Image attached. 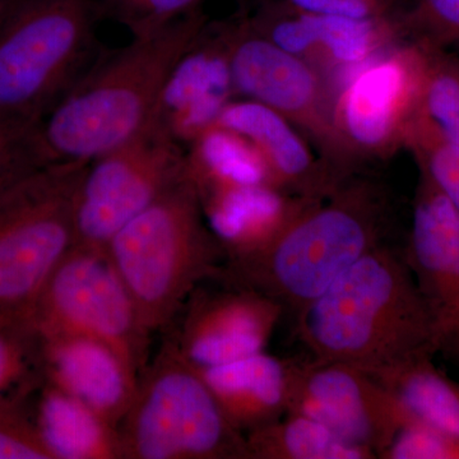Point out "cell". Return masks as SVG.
Returning a JSON list of instances; mask_svg holds the SVG:
<instances>
[{
	"mask_svg": "<svg viewBox=\"0 0 459 459\" xmlns=\"http://www.w3.org/2000/svg\"><path fill=\"white\" fill-rule=\"evenodd\" d=\"M234 92L279 111L322 144L331 165L346 175L333 124L334 99L323 74L255 31L246 16L219 29Z\"/></svg>",
	"mask_w": 459,
	"mask_h": 459,
	"instance_id": "8fae6325",
	"label": "cell"
},
{
	"mask_svg": "<svg viewBox=\"0 0 459 459\" xmlns=\"http://www.w3.org/2000/svg\"><path fill=\"white\" fill-rule=\"evenodd\" d=\"M204 0H98L100 16L126 27L133 38L151 35L201 11Z\"/></svg>",
	"mask_w": 459,
	"mask_h": 459,
	"instance_id": "f1b7e54d",
	"label": "cell"
},
{
	"mask_svg": "<svg viewBox=\"0 0 459 459\" xmlns=\"http://www.w3.org/2000/svg\"><path fill=\"white\" fill-rule=\"evenodd\" d=\"M220 281L223 289L199 285L192 292L177 316L180 323L174 336L166 342L195 368L217 367L264 351L285 313L270 296Z\"/></svg>",
	"mask_w": 459,
	"mask_h": 459,
	"instance_id": "4fadbf2b",
	"label": "cell"
},
{
	"mask_svg": "<svg viewBox=\"0 0 459 459\" xmlns=\"http://www.w3.org/2000/svg\"><path fill=\"white\" fill-rule=\"evenodd\" d=\"M287 413L318 421L377 458L411 418L388 386L342 362L291 360Z\"/></svg>",
	"mask_w": 459,
	"mask_h": 459,
	"instance_id": "7c38bea8",
	"label": "cell"
},
{
	"mask_svg": "<svg viewBox=\"0 0 459 459\" xmlns=\"http://www.w3.org/2000/svg\"><path fill=\"white\" fill-rule=\"evenodd\" d=\"M117 434L122 459H249L246 434L223 415L199 371L166 343L138 377Z\"/></svg>",
	"mask_w": 459,
	"mask_h": 459,
	"instance_id": "5b68a950",
	"label": "cell"
},
{
	"mask_svg": "<svg viewBox=\"0 0 459 459\" xmlns=\"http://www.w3.org/2000/svg\"><path fill=\"white\" fill-rule=\"evenodd\" d=\"M41 119L0 110V192L41 166L49 165Z\"/></svg>",
	"mask_w": 459,
	"mask_h": 459,
	"instance_id": "83f0119b",
	"label": "cell"
},
{
	"mask_svg": "<svg viewBox=\"0 0 459 459\" xmlns=\"http://www.w3.org/2000/svg\"><path fill=\"white\" fill-rule=\"evenodd\" d=\"M107 253L151 334L170 327L192 292L217 279L226 261L188 172L120 229Z\"/></svg>",
	"mask_w": 459,
	"mask_h": 459,
	"instance_id": "277c9868",
	"label": "cell"
},
{
	"mask_svg": "<svg viewBox=\"0 0 459 459\" xmlns=\"http://www.w3.org/2000/svg\"><path fill=\"white\" fill-rule=\"evenodd\" d=\"M403 255L433 319L440 352L459 361V212L422 175Z\"/></svg>",
	"mask_w": 459,
	"mask_h": 459,
	"instance_id": "5bb4252c",
	"label": "cell"
},
{
	"mask_svg": "<svg viewBox=\"0 0 459 459\" xmlns=\"http://www.w3.org/2000/svg\"><path fill=\"white\" fill-rule=\"evenodd\" d=\"M214 126L255 144L268 166L272 186L287 195L320 201L346 181L328 162L316 160L286 117L253 100L230 101Z\"/></svg>",
	"mask_w": 459,
	"mask_h": 459,
	"instance_id": "9a60e30c",
	"label": "cell"
},
{
	"mask_svg": "<svg viewBox=\"0 0 459 459\" xmlns=\"http://www.w3.org/2000/svg\"><path fill=\"white\" fill-rule=\"evenodd\" d=\"M376 377L394 392L411 418L459 439V382L437 369L433 359Z\"/></svg>",
	"mask_w": 459,
	"mask_h": 459,
	"instance_id": "cb8c5ba5",
	"label": "cell"
},
{
	"mask_svg": "<svg viewBox=\"0 0 459 459\" xmlns=\"http://www.w3.org/2000/svg\"><path fill=\"white\" fill-rule=\"evenodd\" d=\"M0 459H54L35 420L17 400H0Z\"/></svg>",
	"mask_w": 459,
	"mask_h": 459,
	"instance_id": "4dcf8cb0",
	"label": "cell"
},
{
	"mask_svg": "<svg viewBox=\"0 0 459 459\" xmlns=\"http://www.w3.org/2000/svg\"><path fill=\"white\" fill-rule=\"evenodd\" d=\"M193 142L186 172L199 198L238 186H273L261 152L243 135L212 126Z\"/></svg>",
	"mask_w": 459,
	"mask_h": 459,
	"instance_id": "44dd1931",
	"label": "cell"
},
{
	"mask_svg": "<svg viewBox=\"0 0 459 459\" xmlns=\"http://www.w3.org/2000/svg\"><path fill=\"white\" fill-rule=\"evenodd\" d=\"M425 44L380 51L352 69L334 96L333 124L344 166L402 146L419 110L427 69Z\"/></svg>",
	"mask_w": 459,
	"mask_h": 459,
	"instance_id": "30bf717a",
	"label": "cell"
},
{
	"mask_svg": "<svg viewBox=\"0 0 459 459\" xmlns=\"http://www.w3.org/2000/svg\"><path fill=\"white\" fill-rule=\"evenodd\" d=\"M18 2L20 0H0V29L4 25L9 14L16 7Z\"/></svg>",
	"mask_w": 459,
	"mask_h": 459,
	"instance_id": "836d02e7",
	"label": "cell"
},
{
	"mask_svg": "<svg viewBox=\"0 0 459 459\" xmlns=\"http://www.w3.org/2000/svg\"><path fill=\"white\" fill-rule=\"evenodd\" d=\"M204 29L172 71L152 119L180 143L214 126L235 93L221 33Z\"/></svg>",
	"mask_w": 459,
	"mask_h": 459,
	"instance_id": "2e32d148",
	"label": "cell"
},
{
	"mask_svg": "<svg viewBox=\"0 0 459 459\" xmlns=\"http://www.w3.org/2000/svg\"><path fill=\"white\" fill-rule=\"evenodd\" d=\"M427 47V69L418 113L443 137L459 144V59L443 49Z\"/></svg>",
	"mask_w": 459,
	"mask_h": 459,
	"instance_id": "d4e9b609",
	"label": "cell"
},
{
	"mask_svg": "<svg viewBox=\"0 0 459 459\" xmlns=\"http://www.w3.org/2000/svg\"><path fill=\"white\" fill-rule=\"evenodd\" d=\"M205 25L195 12L86 69L42 119L48 161L91 162L146 131L169 77Z\"/></svg>",
	"mask_w": 459,
	"mask_h": 459,
	"instance_id": "7a4b0ae2",
	"label": "cell"
},
{
	"mask_svg": "<svg viewBox=\"0 0 459 459\" xmlns=\"http://www.w3.org/2000/svg\"><path fill=\"white\" fill-rule=\"evenodd\" d=\"M40 340L45 382L82 402L117 429L137 391L138 377L98 341L77 336Z\"/></svg>",
	"mask_w": 459,
	"mask_h": 459,
	"instance_id": "e0dca14e",
	"label": "cell"
},
{
	"mask_svg": "<svg viewBox=\"0 0 459 459\" xmlns=\"http://www.w3.org/2000/svg\"><path fill=\"white\" fill-rule=\"evenodd\" d=\"M98 0H20L0 29V110L44 119L86 69Z\"/></svg>",
	"mask_w": 459,
	"mask_h": 459,
	"instance_id": "52a82bcc",
	"label": "cell"
},
{
	"mask_svg": "<svg viewBox=\"0 0 459 459\" xmlns=\"http://www.w3.org/2000/svg\"><path fill=\"white\" fill-rule=\"evenodd\" d=\"M199 199L208 228L225 252L226 261L261 252L307 205L316 202L271 186L216 190Z\"/></svg>",
	"mask_w": 459,
	"mask_h": 459,
	"instance_id": "ac0fdd59",
	"label": "cell"
},
{
	"mask_svg": "<svg viewBox=\"0 0 459 459\" xmlns=\"http://www.w3.org/2000/svg\"><path fill=\"white\" fill-rule=\"evenodd\" d=\"M401 25L418 33L429 47L459 49V0H416Z\"/></svg>",
	"mask_w": 459,
	"mask_h": 459,
	"instance_id": "f546056e",
	"label": "cell"
},
{
	"mask_svg": "<svg viewBox=\"0 0 459 459\" xmlns=\"http://www.w3.org/2000/svg\"><path fill=\"white\" fill-rule=\"evenodd\" d=\"M44 377L41 340L27 323L0 319V400L7 394H26Z\"/></svg>",
	"mask_w": 459,
	"mask_h": 459,
	"instance_id": "4316f807",
	"label": "cell"
},
{
	"mask_svg": "<svg viewBox=\"0 0 459 459\" xmlns=\"http://www.w3.org/2000/svg\"><path fill=\"white\" fill-rule=\"evenodd\" d=\"M89 164L41 166L0 192V314L5 318L31 325L45 283L75 246V195Z\"/></svg>",
	"mask_w": 459,
	"mask_h": 459,
	"instance_id": "8992f818",
	"label": "cell"
},
{
	"mask_svg": "<svg viewBox=\"0 0 459 459\" xmlns=\"http://www.w3.org/2000/svg\"><path fill=\"white\" fill-rule=\"evenodd\" d=\"M403 146L412 151L420 175L427 178L459 212V144L446 140L433 124L416 113Z\"/></svg>",
	"mask_w": 459,
	"mask_h": 459,
	"instance_id": "484cf974",
	"label": "cell"
},
{
	"mask_svg": "<svg viewBox=\"0 0 459 459\" xmlns=\"http://www.w3.org/2000/svg\"><path fill=\"white\" fill-rule=\"evenodd\" d=\"M314 358L382 376L440 352L433 319L403 255L371 250L296 314Z\"/></svg>",
	"mask_w": 459,
	"mask_h": 459,
	"instance_id": "6da1fadb",
	"label": "cell"
},
{
	"mask_svg": "<svg viewBox=\"0 0 459 459\" xmlns=\"http://www.w3.org/2000/svg\"><path fill=\"white\" fill-rule=\"evenodd\" d=\"M4 318H5V316H3L2 314H0V319H4ZM12 320H13V319H12Z\"/></svg>",
	"mask_w": 459,
	"mask_h": 459,
	"instance_id": "e575fe53",
	"label": "cell"
},
{
	"mask_svg": "<svg viewBox=\"0 0 459 459\" xmlns=\"http://www.w3.org/2000/svg\"><path fill=\"white\" fill-rule=\"evenodd\" d=\"M180 142L155 124L91 161L74 201L75 246L107 249L114 235L186 177Z\"/></svg>",
	"mask_w": 459,
	"mask_h": 459,
	"instance_id": "9c48e42d",
	"label": "cell"
},
{
	"mask_svg": "<svg viewBox=\"0 0 459 459\" xmlns=\"http://www.w3.org/2000/svg\"><path fill=\"white\" fill-rule=\"evenodd\" d=\"M40 338L77 336L107 344L138 377L151 332L107 249L74 246L45 283L31 316Z\"/></svg>",
	"mask_w": 459,
	"mask_h": 459,
	"instance_id": "ba28073f",
	"label": "cell"
},
{
	"mask_svg": "<svg viewBox=\"0 0 459 459\" xmlns=\"http://www.w3.org/2000/svg\"><path fill=\"white\" fill-rule=\"evenodd\" d=\"M35 421L54 459H122L117 429L47 382Z\"/></svg>",
	"mask_w": 459,
	"mask_h": 459,
	"instance_id": "ffe728a7",
	"label": "cell"
},
{
	"mask_svg": "<svg viewBox=\"0 0 459 459\" xmlns=\"http://www.w3.org/2000/svg\"><path fill=\"white\" fill-rule=\"evenodd\" d=\"M300 14L312 48L307 62L316 68L318 65L333 71L338 84L352 69L380 53L398 29V22L392 17L356 20L303 12Z\"/></svg>",
	"mask_w": 459,
	"mask_h": 459,
	"instance_id": "7402d4cb",
	"label": "cell"
},
{
	"mask_svg": "<svg viewBox=\"0 0 459 459\" xmlns=\"http://www.w3.org/2000/svg\"><path fill=\"white\" fill-rule=\"evenodd\" d=\"M249 459H374L367 449L344 442L318 421L286 413L246 434Z\"/></svg>",
	"mask_w": 459,
	"mask_h": 459,
	"instance_id": "603a6c76",
	"label": "cell"
},
{
	"mask_svg": "<svg viewBox=\"0 0 459 459\" xmlns=\"http://www.w3.org/2000/svg\"><path fill=\"white\" fill-rule=\"evenodd\" d=\"M303 13L369 20L391 17L392 0H281Z\"/></svg>",
	"mask_w": 459,
	"mask_h": 459,
	"instance_id": "d6a6232c",
	"label": "cell"
},
{
	"mask_svg": "<svg viewBox=\"0 0 459 459\" xmlns=\"http://www.w3.org/2000/svg\"><path fill=\"white\" fill-rule=\"evenodd\" d=\"M380 458L459 459V439L410 418Z\"/></svg>",
	"mask_w": 459,
	"mask_h": 459,
	"instance_id": "1f68e13d",
	"label": "cell"
},
{
	"mask_svg": "<svg viewBox=\"0 0 459 459\" xmlns=\"http://www.w3.org/2000/svg\"><path fill=\"white\" fill-rule=\"evenodd\" d=\"M223 415L243 434L285 416L291 360L265 351L211 368H195Z\"/></svg>",
	"mask_w": 459,
	"mask_h": 459,
	"instance_id": "d6986e66",
	"label": "cell"
},
{
	"mask_svg": "<svg viewBox=\"0 0 459 459\" xmlns=\"http://www.w3.org/2000/svg\"><path fill=\"white\" fill-rule=\"evenodd\" d=\"M386 205L369 183H344L313 202L255 255L226 261L219 279L270 296L295 314L382 246Z\"/></svg>",
	"mask_w": 459,
	"mask_h": 459,
	"instance_id": "3957f363",
	"label": "cell"
}]
</instances>
